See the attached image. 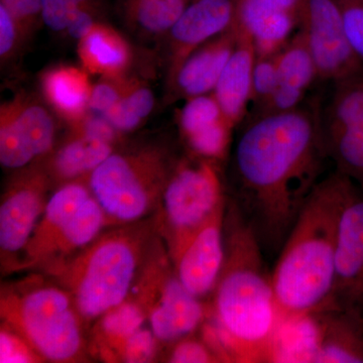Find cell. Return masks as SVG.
<instances>
[{"label":"cell","mask_w":363,"mask_h":363,"mask_svg":"<svg viewBox=\"0 0 363 363\" xmlns=\"http://www.w3.org/2000/svg\"><path fill=\"white\" fill-rule=\"evenodd\" d=\"M316 313L281 319L267 346V362H316L319 347Z\"/></svg>","instance_id":"20"},{"label":"cell","mask_w":363,"mask_h":363,"mask_svg":"<svg viewBox=\"0 0 363 363\" xmlns=\"http://www.w3.org/2000/svg\"><path fill=\"white\" fill-rule=\"evenodd\" d=\"M233 128L223 119L186 138L191 150L198 156L207 160L221 159L228 149Z\"/></svg>","instance_id":"29"},{"label":"cell","mask_w":363,"mask_h":363,"mask_svg":"<svg viewBox=\"0 0 363 363\" xmlns=\"http://www.w3.org/2000/svg\"><path fill=\"white\" fill-rule=\"evenodd\" d=\"M119 91L109 83H100L92 88L89 99V108L94 113L105 116L121 100Z\"/></svg>","instance_id":"38"},{"label":"cell","mask_w":363,"mask_h":363,"mask_svg":"<svg viewBox=\"0 0 363 363\" xmlns=\"http://www.w3.org/2000/svg\"><path fill=\"white\" fill-rule=\"evenodd\" d=\"M94 21L92 16L87 11L79 9L71 23H69L67 30L72 38L76 40H83L94 28Z\"/></svg>","instance_id":"41"},{"label":"cell","mask_w":363,"mask_h":363,"mask_svg":"<svg viewBox=\"0 0 363 363\" xmlns=\"http://www.w3.org/2000/svg\"><path fill=\"white\" fill-rule=\"evenodd\" d=\"M226 202L186 242L176 255V276L201 298L214 292L225 259L224 218Z\"/></svg>","instance_id":"11"},{"label":"cell","mask_w":363,"mask_h":363,"mask_svg":"<svg viewBox=\"0 0 363 363\" xmlns=\"http://www.w3.org/2000/svg\"><path fill=\"white\" fill-rule=\"evenodd\" d=\"M161 200L173 259L226 202L218 174L207 161L179 166L169 175Z\"/></svg>","instance_id":"7"},{"label":"cell","mask_w":363,"mask_h":363,"mask_svg":"<svg viewBox=\"0 0 363 363\" xmlns=\"http://www.w3.org/2000/svg\"><path fill=\"white\" fill-rule=\"evenodd\" d=\"M204 317L200 298L189 292L178 277L174 276L162 284L157 304L150 311V322L157 339L172 342L192 334Z\"/></svg>","instance_id":"18"},{"label":"cell","mask_w":363,"mask_h":363,"mask_svg":"<svg viewBox=\"0 0 363 363\" xmlns=\"http://www.w3.org/2000/svg\"><path fill=\"white\" fill-rule=\"evenodd\" d=\"M80 9L77 0H42L40 16L48 28L61 32L67 30Z\"/></svg>","instance_id":"33"},{"label":"cell","mask_w":363,"mask_h":363,"mask_svg":"<svg viewBox=\"0 0 363 363\" xmlns=\"http://www.w3.org/2000/svg\"><path fill=\"white\" fill-rule=\"evenodd\" d=\"M235 25L238 43L213 91L224 118L233 128L243 118L252 102V72L257 57L250 33Z\"/></svg>","instance_id":"16"},{"label":"cell","mask_w":363,"mask_h":363,"mask_svg":"<svg viewBox=\"0 0 363 363\" xmlns=\"http://www.w3.org/2000/svg\"><path fill=\"white\" fill-rule=\"evenodd\" d=\"M315 313L320 332L316 363H363V310L328 305Z\"/></svg>","instance_id":"15"},{"label":"cell","mask_w":363,"mask_h":363,"mask_svg":"<svg viewBox=\"0 0 363 363\" xmlns=\"http://www.w3.org/2000/svg\"><path fill=\"white\" fill-rule=\"evenodd\" d=\"M143 238L140 229L105 234L58 269L81 318L97 319L125 301L142 259Z\"/></svg>","instance_id":"4"},{"label":"cell","mask_w":363,"mask_h":363,"mask_svg":"<svg viewBox=\"0 0 363 363\" xmlns=\"http://www.w3.org/2000/svg\"><path fill=\"white\" fill-rule=\"evenodd\" d=\"M331 305L363 310V192L357 186L339 218Z\"/></svg>","instance_id":"10"},{"label":"cell","mask_w":363,"mask_h":363,"mask_svg":"<svg viewBox=\"0 0 363 363\" xmlns=\"http://www.w3.org/2000/svg\"><path fill=\"white\" fill-rule=\"evenodd\" d=\"M276 55L257 56L255 60L252 91V102L255 108L264 104L278 88L279 76Z\"/></svg>","instance_id":"30"},{"label":"cell","mask_w":363,"mask_h":363,"mask_svg":"<svg viewBox=\"0 0 363 363\" xmlns=\"http://www.w3.org/2000/svg\"><path fill=\"white\" fill-rule=\"evenodd\" d=\"M45 182L39 177L14 186L0 207V247L4 255L25 252L47 202Z\"/></svg>","instance_id":"13"},{"label":"cell","mask_w":363,"mask_h":363,"mask_svg":"<svg viewBox=\"0 0 363 363\" xmlns=\"http://www.w3.org/2000/svg\"><path fill=\"white\" fill-rule=\"evenodd\" d=\"M16 18L4 4L0 6V54L6 56L16 40Z\"/></svg>","instance_id":"39"},{"label":"cell","mask_w":363,"mask_h":363,"mask_svg":"<svg viewBox=\"0 0 363 363\" xmlns=\"http://www.w3.org/2000/svg\"><path fill=\"white\" fill-rule=\"evenodd\" d=\"M223 119L225 118L214 95H200L190 98L182 109L180 124L184 135L187 138Z\"/></svg>","instance_id":"28"},{"label":"cell","mask_w":363,"mask_h":363,"mask_svg":"<svg viewBox=\"0 0 363 363\" xmlns=\"http://www.w3.org/2000/svg\"><path fill=\"white\" fill-rule=\"evenodd\" d=\"M80 56L95 73L116 75L128 65L130 50L123 38L104 26H94L80 40Z\"/></svg>","instance_id":"22"},{"label":"cell","mask_w":363,"mask_h":363,"mask_svg":"<svg viewBox=\"0 0 363 363\" xmlns=\"http://www.w3.org/2000/svg\"><path fill=\"white\" fill-rule=\"evenodd\" d=\"M88 0H77V2L79 4V6H82V4H84L85 2H87Z\"/></svg>","instance_id":"42"},{"label":"cell","mask_w":363,"mask_h":363,"mask_svg":"<svg viewBox=\"0 0 363 363\" xmlns=\"http://www.w3.org/2000/svg\"><path fill=\"white\" fill-rule=\"evenodd\" d=\"M169 177L166 159L157 150L112 154L91 173L90 190L106 217L135 222L162 198Z\"/></svg>","instance_id":"6"},{"label":"cell","mask_w":363,"mask_h":363,"mask_svg":"<svg viewBox=\"0 0 363 363\" xmlns=\"http://www.w3.org/2000/svg\"><path fill=\"white\" fill-rule=\"evenodd\" d=\"M100 318L98 335L101 338L106 353L119 355L124 342L142 328L145 313L142 306L123 302Z\"/></svg>","instance_id":"25"},{"label":"cell","mask_w":363,"mask_h":363,"mask_svg":"<svg viewBox=\"0 0 363 363\" xmlns=\"http://www.w3.org/2000/svg\"><path fill=\"white\" fill-rule=\"evenodd\" d=\"M234 21V0H197L186 7L169 30L176 50V71L198 48L229 30Z\"/></svg>","instance_id":"14"},{"label":"cell","mask_w":363,"mask_h":363,"mask_svg":"<svg viewBox=\"0 0 363 363\" xmlns=\"http://www.w3.org/2000/svg\"><path fill=\"white\" fill-rule=\"evenodd\" d=\"M42 0H1V4L13 13L16 21H28L40 13Z\"/></svg>","instance_id":"40"},{"label":"cell","mask_w":363,"mask_h":363,"mask_svg":"<svg viewBox=\"0 0 363 363\" xmlns=\"http://www.w3.org/2000/svg\"><path fill=\"white\" fill-rule=\"evenodd\" d=\"M276 57L279 85L306 94L318 79V72L302 30L291 38Z\"/></svg>","instance_id":"24"},{"label":"cell","mask_w":363,"mask_h":363,"mask_svg":"<svg viewBox=\"0 0 363 363\" xmlns=\"http://www.w3.org/2000/svg\"><path fill=\"white\" fill-rule=\"evenodd\" d=\"M298 26L316 64L318 79L335 83L363 73V63L346 37L336 0H304Z\"/></svg>","instance_id":"9"},{"label":"cell","mask_w":363,"mask_h":363,"mask_svg":"<svg viewBox=\"0 0 363 363\" xmlns=\"http://www.w3.org/2000/svg\"><path fill=\"white\" fill-rule=\"evenodd\" d=\"M91 195L87 188L77 183L67 184L54 193L23 252L26 266H47L57 240Z\"/></svg>","instance_id":"17"},{"label":"cell","mask_w":363,"mask_h":363,"mask_svg":"<svg viewBox=\"0 0 363 363\" xmlns=\"http://www.w3.org/2000/svg\"><path fill=\"white\" fill-rule=\"evenodd\" d=\"M156 351L155 334L152 330L140 328L124 342L119 357L125 362H149L154 358Z\"/></svg>","instance_id":"32"},{"label":"cell","mask_w":363,"mask_h":363,"mask_svg":"<svg viewBox=\"0 0 363 363\" xmlns=\"http://www.w3.org/2000/svg\"><path fill=\"white\" fill-rule=\"evenodd\" d=\"M55 133L51 114L39 104L6 109L0 126V162L4 168H23L52 149Z\"/></svg>","instance_id":"12"},{"label":"cell","mask_w":363,"mask_h":363,"mask_svg":"<svg viewBox=\"0 0 363 363\" xmlns=\"http://www.w3.org/2000/svg\"><path fill=\"white\" fill-rule=\"evenodd\" d=\"M321 133L325 154L335 172L363 192V73L334 83Z\"/></svg>","instance_id":"8"},{"label":"cell","mask_w":363,"mask_h":363,"mask_svg":"<svg viewBox=\"0 0 363 363\" xmlns=\"http://www.w3.org/2000/svg\"><path fill=\"white\" fill-rule=\"evenodd\" d=\"M235 21L226 32L198 48L177 69V85L187 97L206 95L214 91L227 61L238 43Z\"/></svg>","instance_id":"19"},{"label":"cell","mask_w":363,"mask_h":363,"mask_svg":"<svg viewBox=\"0 0 363 363\" xmlns=\"http://www.w3.org/2000/svg\"><path fill=\"white\" fill-rule=\"evenodd\" d=\"M81 121L82 124L80 135L109 143H113L116 140L117 130L104 116L94 113L83 117Z\"/></svg>","instance_id":"37"},{"label":"cell","mask_w":363,"mask_h":363,"mask_svg":"<svg viewBox=\"0 0 363 363\" xmlns=\"http://www.w3.org/2000/svg\"><path fill=\"white\" fill-rule=\"evenodd\" d=\"M354 186L334 172L320 180L298 213L272 272L281 319L331 305L339 218Z\"/></svg>","instance_id":"3"},{"label":"cell","mask_w":363,"mask_h":363,"mask_svg":"<svg viewBox=\"0 0 363 363\" xmlns=\"http://www.w3.org/2000/svg\"><path fill=\"white\" fill-rule=\"evenodd\" d=\"M222 362L216 351L205 340L200 342L196 339L183 338L172 351L169 362L209 363Z\"/></svg>","instance_id":"34"},{"label":"cell","mask_w":363,"mask_h":363,"mask_svg":"<svg viewBox=\"0 0 363 363\" xmlns=\"http://www.w3.org/2000/svg\"><path fill=\"white\" fill-rule=\"evenodd\" d=\"M186 0H138L135 20L150 33L171 30L186 9Z\"/></svg>","instance_id":"27"},{"label":"cell","mask_w":363,"mask_h":363,"mask_svg":"<svg viewBox=\"0 0 363 363\" xmlns=\"http://www.w3.org/2000/svg\"><path fill=\"white\" fill-rule=\"evenodd\" d=\"M351 49L363 63V0H336Z\"/></svg>","instance_id":"31"},{"label":"cell","mask_w":363,"mask_h":363,"mask_svg":"<svg viewBox=\"0 0 363 363\" xmlns=\"http://www.w3.org/2000/svg\"><path fill=\"white\" fill-rule=\"evenodd\" d=\"M304 0H234L236 16L285 11L298 16Z\"/></svg>","instance_id":"35"},{"label":"cell","mask_w":363,"mask_h":363,"mask_svg":"<svg viewBox=\"0 0 363 363\" xmlns=\"http://www.w3.org/2000/svg\"><path fill=\"white\" fill-rule=\"evenodd\" d=\"M1 315L38 357L69 362L83 348L79 313L70 294L52 286H40L2 298Z\"/></svg>","instance_id":"5"},{"label":"cell","mask_w":363,"mask_h":363,"mask_svg":"<svg viewBox=\"0 0 363 363\" xmlns=\"http://www.w3.org/2000/svg\"><path fill=\"white\" fill-rule=\"evenodd\" d=\"M43 86L45 97L61 116L71 121L84 117L92 90L84 73L72 67H59L45 74Z\"/></svg>","instance_id":"21"},{"label":"cell","mask_w":363,"mask_h":363,"mask_svg":"<svg viewBox=\"0 0 363 363\" xmlns=\"http://www.w3.org/2000/svg\"><path fill=\"white\" fill-rule=\"evenodd\" d=\"M155 98L147 88H138L121 97L116 106L105 114L117 131H130L140 125L154 108Z\"/></svg>","instance_id":"26"},{"label":"cell","mask_w":363,"mask_h":363,"mask_svg":"<svg viewBox=\"0 0 363 363\" xmlns=\"http://www.w3.org/2000/svg\"><path fill=\"white\" fill-rule=\"evenodd\" d=\"M325 154L321 117L303 106L252 117L234 150L238 197L264 252L277 255L312 191Z\"/></svg>","instance_id":"1"},{"label":"cell","mask_w":363,"mask_h":363,"mask_svg":"<svg viewBox=\"0 0 363 363\" xmlns=\"http://www.w3.org/2000/svg\"><path fill=\"white\" fill-rule=\"evenodd\" d=\"M112 143L80 135L60 149L52 162L55 173L65 180L92 173L112 155Z\"/></svg>","instance_id":"23"},{"label":"cell","mask_w":363,"mask_h":363,"mask_svg":"<svg viewBox=\"0 0 363 363\" xmlns=\"http://www.w3.org/2000/svg\"><path fill=\"white\" fill-rule=\"evenodd\" d=\"M225 259L214 289L215 334L229 362H266L281 321L257 234L233 200L224 218Z\"/></svg>","instance_id":"2"},{"label":"cell","mask_w":363,"mask_h":363,"mask_svg":"<svg viewBox=\"0 0 363 363\" xmlns=\"http://www.w3.org/2000/svg\"><path fill=\"white\" fill-rule=\"evenodd\" d=\"M0 362H33L35 354L30 345L13 330L1 331L0 334Z\"/></svg>","instance_id":"36"}]
</instances>
